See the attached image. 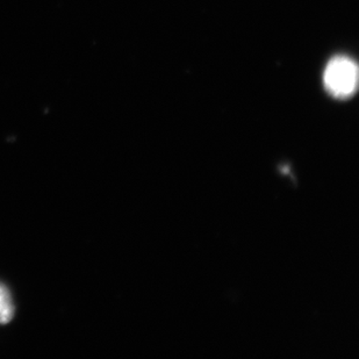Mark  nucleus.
Listing matches in <instances>:
<instances>
[{"instance_id":"obj_1","label":"nucleus","mask_w":359,"mask_h":359,"mask_svg":"<svg viewBox=\"0 0 359 359\" xmlns=\"http://www.w3.org/2000/svg\"><path fill=\"white\" fill-rule=\"evenodd\" d=\"M325 86L336 98H348L356 91L358 68L353 60L339 56L329 62L323 75Z\"/></svg>"},{"instance_id":"obj_2","label":"nucleus","mask_w":359,"mask_h":359,"mask_svg":"<svg viewBox=\"0 0 359 359\" xmlns=\"http://www.w3.org/2000/svg\"><path fill=\"white\" fill-rule=\"evenodd\" d=\"M14 316V305L10 291L0 283V325H6Z\"/></svg>"}]
</instances>
